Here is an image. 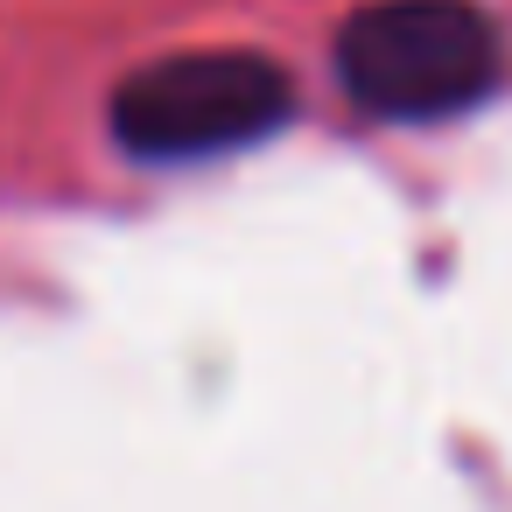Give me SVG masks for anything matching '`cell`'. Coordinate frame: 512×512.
<instances>
[{
    "instance_id": "6da1fadb",
    "label": "cell",
    "mask_w": 512,
    "mask_h": 512,
    "mask_svg": "<svg viewBox=\"0 0 512 512\" xmlns=\"http://www.w3.org/2000/svg\"><path fill=\"white\" fill-rule=\"evenodd\" d=\"M337 78L372 120H449L505 78V36L477 0H372L337 29Z\"/></svg>"
},
{
    "instance_id": "7a4b0ae2",
    "label": "cell",
    "mask_w": 512,
    "mask_h": 512,
    "mask_svg": "<svg viewBox=\"0 0 512 512\" xmlns=\"http://www.w3.org/2000/svg\"><path fill=\"white\" fill-rule=\"evenodd\" d=\"M295 85L260 50H183L113 92V141L141 162H204L281 134Z\"/></svg>"
}]
</instances>
